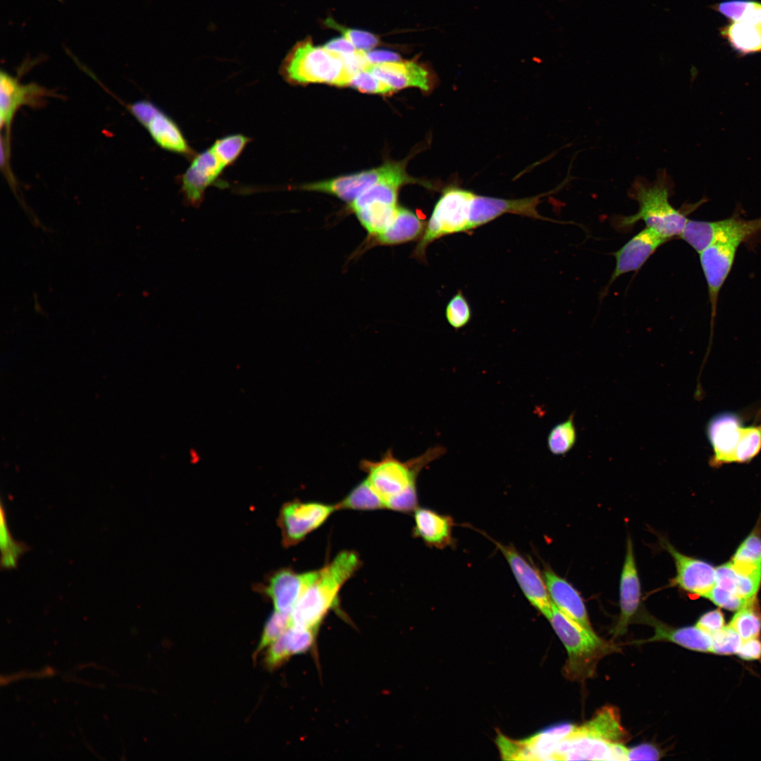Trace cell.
Here are the masks:
<instances>
[{
	"mask_svg": "<svg viewBox=\"0 0 761 761\" xmlns=\"http://www.w3.org/2000/svg\"><path fill=\"white\" fill-rule=\"evenodd\" d=\"M542 196L503 199L449 186L436 203L435 220L443 235L471 231L505 214L546 220L537 210Z\"/></svg>",
	"mask_w": 761,
	"mask_h": 761,
	"instance_id": "1",
	"label": "cell"
},
{
	"mask_svg": "<svg viewBox=\"0 0 761 761\" xmlns=\"http://www.w3.org/2000/svg\"><path fill=\"white\" fill-rule=\"evenodd\" d=\"M629 197L638 204V211L630 216L616 215L611 220L613 227L621 233H628L637 222L644 221L662 237L670 240L679 237L688 221L687 215L697 208L676 209L671 204V182L665 171H660L654 182L636 180L629 190Z\"/></svg>",
	"mask_w": 761,
	"mask_h": 761,
	"instance_id": "2",
	"label": "cell"
},
{
	"mask_svg": "<svg viewBox=\"0 0 761 761\" xmlns=\"http://www.w3.org/2000/svg\"><path fill=\"white\" fill-rule=\"evenodd\" d=\"M360 567L358 554L344 550L318 569L316 577L304 590L292 611V625L318 630L326 614L337 603L342 587Z\"/></svg>",
	"mask_w": 761,
	"mask_h": 761,
	"instance_id": "3",
	"label": "cell"
},
{
	"mask_svg": "<svg viewBox=\"0 0 761 761\" xmlns=\"http://www.w3.org/2000/svg\"><path fill=\"white\" fill-rule=\"evenodd\" d=\"M547 619L567 651L564 673L570 680L583 682L592 678L600 660L619 650L614 643L581 626L553 603Z\"/></svg>",
	"mask_w": 761,
	"mask_h": 761,
	"instance_id": "4",
	"label": "cell"
},
{
	"mask_svg": "<svg viewBox=\"0 0 761 761\" xmlns=\"http://www.w3.org/2000/svg\"><path fill=\"white\" fill-rule=\"evenodd\" d=\"M280 73L295 84L349 85L354 75L340 54L316 47L311 39L297 42L283 60Z\"/></svg>",
	"mask_w": 761,
	"mask_h": 761,
	"instance_id": "5",
	"label": "cell"
},
{
	"mask_svg": "<svg viewBox=\"0 0 761 761\" xmlns=\"http://www.w3.org/2000/svg\"><path fill=\"white\" fill-rule=\"evenodd\" d=\"M446 452L442 445L429 447L423 454L407 461L396 458L391 450L379 460L364 459L360 468L366 479L384 501L407 490H416V479L421 471Z\"/></svg>",
	"mask_w": 761,
	"mask_h": 761,
	"instance_id": "6",
	"label": "cell"
},
{
	"mask_svg": "<svg viewBox=\"0 0 761 761\" xmlns=\"http://www.w3.org/2000/svg\"><path fill=\"white\" fill-rule=\"evenodd\" d=\"M749 240L743 234L726 230L718 235L711 245L698 254L711 307V340L720 290L731 270L739 246Z\"/></svg>",
	"mask_w": 761,
	"mask_h": 761,
	"instance_id": "7",
	"label": "cell"
},
{
	"mask_svg": "<svg viewBox=\"0 0 761 761\" xmlns=\"http://www.w3.org/2000/svg\"><path fill=\"white\" fill-rule=\"evenodd\" d=\"M125 107L147 130L158 147L189 159L195 156L197 153L178 123L154 103L142 99L127 104Z\"/></svg>",
	"mask_w": 761,
	"mask_h": 761,
	"instance_id": "8",
	"label": "cell"
},
{
	"mask_svg": "<svg viewBox=\"0 0 761 761\" xmlns=\"http://www.w3.org/2000/svg\"><path fill=\"white\" fill-rule=\"evenodd\" d=\"M397 178L405 179L412 182H419L416 179L407 174L404 164L388 163L377 168L305 185L302 188L332 194L351 203L378 182L383 180Z\"/></svg>",
	"mask_w": 761,
	"mask_h": 761,
	"instance_id": "9",
	"label": "cell"
},
{
	"mask_svg": "<svg viewBox=\"0 0 761 761\" xmlns=\"http://www.w3.org/2000/svg\"><path fill=\"white\" fill-rule=\"evenodd\" d=\"M336 510L335 505L316 502L292 501L285 503L280 509L278 519L283 543L290 547L302 541Z\"/></svg>",
	"mask_w": 761,
	"mask_h": 761,
	"instance_id": "10",
	"label": "cell"
},
{
	"mask_svg": "<svg viewBox=\"0 0 761 761\" xmlns=\"http://www.w3.org/2000/svg\"><path fill=\"white\" fill-rule=\"evenodd\" d=\"M51 92L35 83L22 84L3 70L0 73V126L5 128V147L9 149L10 129L16 112L23 106L38 107Z\"/></svg>",
	"mask_w": 761,
	"mask_h": 761,
	"instance_id": "11",
	"label": "cell"
},
{
	"mask_svg": "<svg viewBox=\"0 0 761 761\" xmlns=\"http://www.w3.org/2000/svg\"><path fill=\"white\" fill-rule=\"evenodd\" d=\"M228 167L210 146L196 154L185 172L180 176V190L186 202L198 206L206 190L213 185Z\"/></svg>",
	"mask_w": 761,
	"mask_h": 761,
	"instance_id": "12",
	"label": "cell"
},
{
	"mask_svg": "<svg viewBox=\"0 0 761 761\" xmlns=\"http://www.w3.org/2000/svg\"><path fill=\"white\" fill-rule=\"evenodd\" d=\"M746 426L736 413L725 412L712 416L707 423L706 435L712 449V466L735 462V455Z\"/></svg>",
	"mask_w": 761,
	"mask_h": 761,
	"instance_id": "13",
	"label": "cell"
},
{
	"mask_svg": "<svg viewBox=\"0 0 761 761\" xmlns=\"http://www.w3.org/2000/svg\"><path fill=\"white\" fill-rule=\"evenodd\" d=\"M627 748L582 733L575 726L557 748L555 760H626Z\"/></svg>",
	"mask_w": 761,
	"mask_h": 761,
	"instance_id": "14",
	"label": "cell"
},
{
	"mask_svg": "<svg viewBox=\"0 0 761 761\" xmlns=\"http://www.w3.org/2000/svg\"><path fill=\"white\" fill-rule=\"evenodd\" d=\"M505 558L526 598L547 618L552 609L543 576L536 567L512 545L495 543Z\"/></svg>",
	"mask_w": 761,
	"mask_h": 761,
	"instance_id": "15",
	"label": "cell"
},
{
	"mask_svg": "<svg viewBox=\"0 0 761 761\" xmlns=\"http://www.w3.org/2000/svg\"><path fill=\"white\" fill-rule=\"evenodd\" d=\"M667 241L669 240L649 227H645L627 241L613 254L616 260L615 268L602 292V297L619 277L638 271L656 250Z\"/></svg>",
	"mask_w": 761,
	"mask_h": 761,
	"instance_id": "16",
	"label": "cell"
},
{
	"mask_svg": "<svg viewBox=\"0 0 761 761\" xmlns=\"http://www.w3.org/2000/svg\"><path fill=\"white\" fill-rule=\"evenodd\" d=\"M663 546L675 563L673 584L689 593L707 598L715 584V569L704 561L681 554L667 540H663Z\"/></svg>",
	"mask_w": 761,
	"mask_h": 761,
	"instance_id": "17",
	"label": "cell"
},
{
	"mask_svg": "<svg viewBox=\"0 0 761 761\" xmlns=\"http://www.w3.org/2000/svg\"><path fill=\"white\" fill-rule=\"evenodd\" d=\"M720 34L741 55L761 51V3L750 0L741 18L720 28Z\"/></svg>",
	"mask_w": 761,
	"mask_h": 761,
	"instance_id": "18",
	"label": "cell"
},
{
	"mask_svg": "<svg viewBox=\"0 0 761 761\" xmlns=\"http://www.w3.org/2000/svg\"><path fill=\"white\" fill-rule=\"evenodd\" d=\"M394 90L405 87L431 89L433 75L423 64L414 61H397L370 64L366 70Z\"/></svg>",
	"mask_w": 761,
	"mask_h": 761,
	"instance_id": "19",
	"label": "cell"
},
{
	"mask_svg": "<svg viewBox=\"0 0 761 761\" xmlns=\"http://www.w3.org/2000/svg\"><path fill=\"white\" fill-rule=\"evenodd\" d=\"M619 598L620 615L612 631L614 638L626 632L629 624L638 610L641 600L640 579L630 537L627 539L626 555L621 573Z\"/></svg>",
	"mask_w": 761,
	"mask_h": 761,
	"instance_id": "20",
	"label": "cell"
},
{
	"mask_svg": "<svg viewBox=\"0 0 761 761\" xmlns=\"http://www.w3.org/2000/svg\"><path fill=\"white\" fill-rule=\"evenodd\" d=\"M317 573L318 570L297 573L290 569L276 571L265 589L276 610L291 614L299 598Z\"/></svg>",
	"mask_w": 761,
	"mask_h": 761,
	"instance_id": "21",
	"label": "cell"
},
{
	"mask_svg": "<svg viewBox=\"0 0 761 761\" xmlns=\"http://www.w3.org/2000/svg\"><path fill=\"white\" fill-rule=\"evenodd\" d=\"M575 725L564 723L546 728L530 738L513 741L512 760H555L559 742L569 736Z\"/></svg>",
	"mask_w": 761,
	"mask_h": 761,
	"instance_id": "22",
	"label": "cell"
},
{
	"mask_svg": "<svg viewBox=\"0 0 761 761\" xmlns=\"http://www.w3.org/2000/svg\"><path fill=\"white\" fill-rule=\"evenodd\" d=\"M543 576L553 605L581 626L593 631L584 602L572 585L548 567L545 568Z\"/></svg>",
	"mask_w": 761,
	"mask_h": 761,
	"instance_id": "23",
	"label": "cell"
},
{
	"mask_svg": "<svg viewBox=\"0 0 761 761\" xmlns=\"http://www.w3.org/2000/svg\"><path fill=\"white\" fill-rule=\"evenodd\" d=\"M413 534L429 547L443 549L453 543L452 519L424 507L414 511Z\"/></svg>",
	"mask_w": 761,
	"mask_h": 761,
	"instance_id": "24",
	"label": "cell"
},
{
	"mask_svg": "<svg viewBox=\"0 0 761 761\" xmlns=\"http://www.w3.org/2000/svg\"><path fill=\"white\" fill-rule=\"evenodd\" d=\"M647 619L649 620L650 625L654 627V636L648 639L638 641V643L667 641L676 643L692 650L712 652V634L703 630L697 625L676 629L665 625L653 618Z\"/></svg>",
	"mask_w": 761,
	"mask_h": 761,
	"instance_id": "25",
	"label": "cell"
},
{
	"mask_svg": "<svg viewBox=\"0 0 761 761\" xmlns=\"http://www.w3.org/2000/svg\"><path fill=\"white\" fill-rule=\"evenodd\" d=\"M577 729L582 733L612 743L624 744L629 738L621 724L619 710L611 705L598 710L589 721Z\"/></svg>",
	"mask_w": 761,
	"mask_h": 761,
	"instance_id": "26",
	"label": "cell"
},
{
	"mask_svg": "<svg viewBox=\"0 0 761 761\" xmlns=\"http://www.w3.org/2000/svg\"><path fill=\"white\" fill-rule=\"evenodd\" d=\"M424 223L409 209L398 207L392 223L376 235L378 245H392L407 242L417 238L424 230Z\"/></svg>",
	"mask_w": 761,
	"mask_h": 761,
	"instance_id": "27",
	"label": "cell"
},
{
	"mask_svg": "<svg viewBox=\"0 0 761 761\" xmlns=\"http://www.w3.org/2000/svg\"><path fill=\"white\" fill-rule=\"evenodd\" d=\"M397 209L396 204L373 203L355 211L354 213L369 235L375 237L392 223Z\"/></svg>",
	"mask_w": 761,
	"mask_h": 761,
	"instance_id": "28",
	"label": "cell"
},
{
	"mask_svg": "<svg viewBox=\"0 0 761 761\" xmlns=\"http://www.w3.org/2000/svg\"><path fill=\"white\" fill-rule=\"evenodd\" d=\"M411 182L409 180L400 178L383 180L366 190L349 203V207L353 211H355L373 203L395 205L396 204L397 191L400 187Z\"/></svg>",
	"mask_w": 761,
	"mask_h": 761,
	"instance_id": "29",
	"label": "cell"
},
{
	"mask_svg": "<svg viewBox=\"0 0 761 761\" xmlns=\"http://www.w3.org/2000/svg\"><path fill=\"white\" fill-rule=\"evenodd\" d=\"M335 505L337 510H375L385 508L384 500L366 478L357 485L343 500Z\"/></svg>",
	"mask_w": 761,
	"mask_h": 761,
	"instance_id": "30",
	"label": "cell"
},
{
	"mask_svg": "<svg viewBox=\"0 0 761 761\" xmlns=\"http://www.w3.org/2000/svg\"><path fill=\"white\" fill-rule=\"evenodd\" d=\"M731 564L738 573L750 574L761 571V539L749 536L736 552Z\"/></svg>",
	"mask_w": 761,
	"mask_h": 761,
	"instance_id": "31",
	"label": "cell"
},
{
	"mask_svg": "<svg viewBox=\"0 0 761 761\" xmlns=\"http://www.w3.org/2000/svg\"><path fill=\"white\" fill-rule=\"evenodd\" d=\"M574 413L567 420L556 424L550 431L547 444L549 451L555 455H563L569 452L576 441V429L574 421Z\"/></svg>",
	"mask_w": 761,
	"mask_h": 761,
	"instance_id": "32",
	"label": "cell"
},
{
	"mask_svg": "<svg viewBox=\"0 0 761 761\" xmlns=\"http://www.w3.org/2000/svg\"><path fill=\"white\" fill-rule=\"evenodd\" d=\"M251 140L242 134H232L217 139L211 147L230 166L240 156Z\"/></svg>",
	"mask_w": 761,
	"mask_h": 761,
	"instance_id": "33",
	"label": "cell"
},
{
	"mask_svg": "<svg viewBox=\"0 0 761 761\" xmlns=\"http://www.w3.org/2000/svg\"><path fill=\"white\" fill-rule=\"evenodd\" d=\"M753 605L738 610L729 623L742 640L757 638L760 633L761 618Z\"/></svg>",
	"mask_w": 761,
	"mask_h": 761,
	"instance_id": "34",
	"label": "cell"
},
{
	"mask_svg": "<svg viewBox=\"0 0 761 761\" xmlns=\"http://www.w3.org/2000/svg\"><path fill=\"white\" fill-rule=\"evenodd\" d=\"M712 221L688 220L680 238L698 254L712 242L710 226Z\"/></svg>",
	"mask_w": 761,
	"mask_h": 761,
	"instance_id": "35",
	"label": "cell"
},
{
	"mask_svg": "<svg viewBox=\"0 0 761 761\" xmlns=\"http://www.w3.org/2000/svg\"><path fill=\"white\" fill-rule=\"evenodd\" d=\"M292 625L291 615L275 610L267 619L255 655L270 646Z\"/></svg>",
	"mask_w": 761,
	"mask_h": 761,
	"instance_id": "36",
	"label": "cell"
},
{
	"mask_svg": "<svg viewBox=\"0 0 761 761\" xmlns=\"http://www.w3.org/2000/svg\"><path fill=\"white\" fill-rule=\"evenodd\" d=\"M761 451V423L746 426L735 455V462L751 461Z\"/></svg>",
	"mask_w": 761,
	"mask_h": 761,
	"instance_id": "37",
	"label": "cell"
},
{
	"mask_svg": "<svg viewBox=\"0 0 761 761\" xmlns=\"http://www.w3.org/2000/svg\"><path fill=\"white\" fill-rule=\"evenodd\" d=\"M324 23L327 27L339 31L357 50L368 51L379 44V39L376 35L369 32L346 27L331 18H327Z\"/></svg>",
	"mask_w": 761,
	"mask_h": 761,
	"instance_id": "38",
	"label": "cell"
},
{
	"mask_svg": "<svg viewBox=\"0 0 761 761\" xmlns=\"http://www.w3.org/2000/svg\"><path fill=\"white\" fill-rule=\"evenodd\" d=\"M445 316L449 324L454 329H459L469 322L471 317V308L461 292L454 295L447 303Z\"/></svg>",
	"mask_w": 761,
	"mask_h": 761,
	"instance_id": "39",
	"label": "cell"
},
{
	"mask_svg": "<svg viewBox=\"0 0 761 761\" xmlns=\"http://www.w3.org/2000/svg\"><path fill=\"white\" fill-rule=\"evenodd\" d=\"M712 652L719 655L737 653L743 641L738 633L729 625L712 634Z\"/></svg>",
	"mask_w": 761,
	"mask_h": 761,
	"instance_id": "40",
	"label": "cell"
},
{
	"mask_svg": "<svg viewBox=\"0 0 761 761\" xmlns=\"http://www.w3.org/2000/svg\"><path fill=\"white\" fill-rule=\"evenodd\" d=\"M349 85L363 92L386 94L394 89L368 70H361L352 78Z\"/></svg>",
	"mask_w": 761,
	"mask_h": 761,
	"instance_id": "41",
	"label": "cell"
},
{
	"mask_svg": "<svg viewBox=\"0 0 761 761\" xmlns=\"http://www.w3.org/2000/svg\"><path fill=\"white\" fill-rule=\"evenodd\" d=\"M707 598H709L719 607L732 611L738 610L745 606L753 604H750L736 594L716 586H714Z\"/></svg>",
	"mask_w": 761,
	"mask_h": 761,
	"instance_id": "42",
	"label": "cell"
},
{
	"mask_svg": "<svg viewBox=\"0 0 761 761\" xmlns=\"http://www.w3.org/2000/svg\"><path fill=\"white\" fill-rule=\"evenodd\" d=\"M696 625L712 634L724 626V618L719 609L714 610L702 615Z\"/></svg>",
	"mask_w": 761,
	"mask_h": 761,
	"instance_id": "43",
	"label": "cell"
},
{
	"mask_svg": "<svg viewBox=\"0 0 761 761\" xmlns=\"http://www.w3.org/2000/svg\"><path fill=\"white\" fill-rule=\"evenodd\" d=\"M660 752L651 744H641L627 748L626 760H657Z\"/></svg>",
	"mask_w": 761,
	"mask_h": 761,
	"instance_id": "44",
	"label": "cell"
},
{
	"mask_svg": "<svg viewBox=\"0 0 761 761\" xmlns=\"http://www.w3.org/2000/svg\"><path fill=\"white\" fill-rule=\"evenodd\" d=\"M27 550L28 547L24 543L17 542L11 548L1 552V568L2 569L16 568L18 559Z\"/></svg>",
	"mask_w": 761,
	"mask_h": 761,
	"instance_id": "45",
	"label": "cell"
},
{
	"mask_svg": "<svg viewBox=\"0 0 761 761\" xmlns=\"http://www.w3.org/2000/svg\"><path fill=\"white\" fill-rule=\"evenodd\" d=\"M736 654L741 659L745 660L760 659L761 657V641L756 638L743 640Z\"/></svg>",
	"mask_w": 761,
	"mask_h": 761,
	"instance_id": "46",
	"label": "cell"
},
{
	"mask_svg": "<svg viewBox=\"0 0 761 761\" xmlns=\"http://www.w3.org/2000/svg\"><path fill=\"white\" fill-rule=\"evenodd\" d=\"M17 543L7 525L6 514L2 503L0 507V549L3 552L11 548Z\"/></svg>",
	"mask_w": 761,
	"mask_h": 761,
	"instance_id": "47",
	"label": "cell"
},
{
	"mask_svg": "<svg viewBox=\"0 0 761 761\" xmlns=\"http://www.w3.org/2000/svg\"><path fill=\"white\" fill-rule=\"evenodd\" d=\"M323 47L330 51L341 54H352L359 51L343 37L330 40Z\"/></svg>",
	"mask_w": 761,
	"mask_h": 761,
	"instance_id": "48",
	"label": "cell"
},
{
	"mask_svg": "<svg viewBox=\"0 0 761 761\" xmlns=\"http://www.w3.org/2000/svg\"><path fill=\"white\" fill-rule=\"evenodd\" d=\"M366 57L371 64L397 61L400 59L397 54L383 50L366 51Z\"/></svg>",
	"mask_w": 761,
	"mask_h": 761,
	"instance_id": "49",
	"label": "cell"
}]
</instances>
